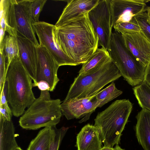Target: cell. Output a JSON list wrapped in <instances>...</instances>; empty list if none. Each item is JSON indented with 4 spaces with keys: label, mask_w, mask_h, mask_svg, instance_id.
Here are the masks:
<instances>
[{
    "label": "cell",
    "mask_w": 150,
    "mask_h": 150,
    "mask_svg": "<svg viewBox=\"0 0 150 150\" xmlns=\"http://www.w3.org/2000/svg\"><path fill=\"white\" fill-rule=\"evenodd\" d=\"M59 47L77 65L86 62L98 47V39L88 17L83 13L54 30Z\"/></svg>",
    "instance_id": "6da1fadb"
},
{
    "label": "cell",
    "mask_w": 150,
    "mask_h": 150,
    "mask_svg": "<svg viewBox=\"0 0 150 150\" xmlns=\"http://www.w3.org/2000/svg\"><path fill=\"white\" fill-rule=\"evenodd\" d=\"M7 100L14 116L22 115L36 99L32 79L20 57L13 59L6 69Z\"/></svg>",
    "instance_id": "7a4b0ae2"
},
{
    "label": "cell",
    "mask_w": 150,
    "mask_h": 150,
    "mask_svg": "<svg viewBox=\"0 0 150 150\" xmlns=\"http://www.w3.org/2000/svg\"><path fill=\"white\" fill-rule=\"evenodd\" d=\"M132 107L128 99L117 100L98 113L94 120V125L99 130L104 146L113 148L114 145L119 144Z\"/></svg>",
    "instance_id": "3957f363"
},
{
    "label": "cell",
    "mask_w": 150,
    "mask_h": 150,
    "mask_svg": "<svg viewBox=\"0 0 150 150\" xmlns=\"http://www.w3.org/2000/svg\"><path fill=\"white\" fill-rule=\"evenodd\" d=\"M60 99H51L49 91H41L40 94L20 117V126L27 130L56 126L62 113Z\"/></svg>",
    "instance_id": "277c9868"
},
{
    "label": "cell",
    "mask_w": 150,
    "mask_h": 150,
    "mask_svg": "<svg viewBox=\"0 0 150 150\" xmlns=\"http://www.w3.org/2000/svg\"><path fill=\"white\" fill-rule=\"evenodd\" d=\"M108 51L112 61L128 83L136 86L143 81L146 67L126 48L122 34L115 30L111 34Z\"/></svg>",
    "instance_id": "5b68a950"
},
{
    "label": "cell",
    "mask_w": 150,
    "mask_h": 150,
    "mask_svg": "<svg viewBox=\"0 0 150 150\" xmlns=\"http://www.w3.org/2000/svg\"><path fill=\"white\" fill-rule=\"evenodd\" d=\"M121 76L118 69L111 60L95 72L78 75L74 79L64 100L94 96L106 85Z\"/></svg>",
    "instance_id": "8992f818"
},
{
    "label": "cell",
    "mask_w": 150,
    "mask_h": 150,
    "mask_svg": "<svg viewBox=\"0 0 150 150\" xmlns=\"http://www.w3.org/2000/svg\"><path fill=\"white\" fill-rule=\"evenodd\" d=\"M88 17L98 38V46L108 50L112 33L110 0H100Z\"/></svg>",
    "instance_id": "52a82bcc"
},
{
    "label": "cell",
    "mask_w": 150,
    "mask_h": 150,
    "mask_svg": "<svg viewBox=\"0 0 150 150\" xmlns=\"http://www.w3.org/2000/svg\"><path fill=\"white\" fill-rule=\"evenodd\" d=\"M38 37L39 45L46 48L60 66H76L74 61L66 55L61 48L54 37L55 25L43 21L33 24Z\"/></svg>",
    "instance_id": "ba28073f"
},
{
    "label": "cell",
    "mask_w": 150,
    "mask_h": 150,
    "mask_svg": "<svg viewBox=\"0 0 150 150\" xmlns=\"http://www.w3.org/2000/svg\"><path fill=\"white\" fill-rule=\"evenodd\" d=\"M37 62L36 77L33 86L40 81L43 80L49 84L50 91H53L59 81L57 72L59 67L52 56L45 47L39 45L36 47Z\"/></svg>",
    "instance_id": "9c48e42d"
},
{
    "label": "cell",
    "mask_w": 150,
    "mask_h": 150,
    "mask_svg": "<svg viewBox=\"0 0 150 150\" xmlns=\"http://www.w3.org/2000/svg\"><path fill=\"white\" fill-rule=\"evenodd\" d=\"M145 0H110L112 27L123 22H129L136 16L145 10Z\"/></svg>",
    "instance_id": "30bf717a"
},
{
    "label": "cell",
    "mask_w": 150,
    "mask_h": 150,
    "mask_svg": "<svg viewBox=\"0 0 150 150\" xmlns=\"http://www.w3.org/2000/svg\"><path fill=\"white\" fill-rule=\"evenodd\" d=\"M100 102L96 99L95 96L83 98H74L63 101L60 105L61 109L64 115L68 120L78 119L84 117L79 123L86 121L96 109L99 107Z\"/></svg>",
    "instance_id": "8fae6325"
},
{
    "label": "cell",
    "mask_w": 150,
    "mask_h": 150,
    "mask_svg": "<svg viewBox=\"0 0 150 150\" xmlns=\"http://www.w3.org/2000/svg\"><path fill=\"white\" fill-rule=\"evenodd\" d=\"M122 36L126 48L146 67L150 62V41L141 31L126 33Z\"/></svg>",
    "instance_id": "7c38bea8"
},
{
    "label": "cell",
    "mask_w": 150,
    "mask_h": 150,
    "mask_svg": "<svg viewBox=\"0 0 150 150\" xmlns=\"http://www.w3.org/2000/svg\"><path fill=\"white\" fill-rule=\"evenodd\" d=\"M14 0L16 30L18 34L30 40L36 47L40 45L36 38L30 15V0Z\"/></svg>",
    "instance_id": "4fadbf2b"
},
{
    "label": "cell",
    "mask_w": 150,
    "mask_h": 150,
    "mask_svg": "<svg viewBox=\"0 0 150 150\" xmlns=\"http://www.w3.org/2000/svg\"><path fill=\"white\" fill-rule=\"evenodd\" d=\"M17 38L21 62L33 83L35 82L37 62L36 47L29 40L18 33Z\"/></svg>",
    "instance_id": "5bb4252c"
},
{
    "label": "cell",
    "mask_w": 150,
    "mask_h": 150,
    "mask_svg": "<svg viewBox=\"0 0 150 150\" xmlns=\"http://www.w3.org/2000/svg\"><path fill=\"white\" fill-rule=\"evenodd\" d=\"M100 0H72L67 4L55 26L60 27L83 13H88L96 6Z\"/></svg>",
    "instance_id": "9a60e30c"
},
{
    "label": "cell",
    "mask_w": 150,
    "mask_h": 150,
    "mask_svg": "<svg viewBox=\"0 0 150 150\" xmlns=\"http://www.w3.org/2000/svg\"><path fill=\"white\" fill-rule=\"evenodd\" d=\"M102 143L98 129L89 124L81 129L76 137L77 150H100Z\"/></svg>",
    "instance_id": "2e32d148"
},
{
    "label": "cell",
    "mask_w": 150,
    "mask_h": 150,
    "mask_svg": "<svg viewBox=\"0 0 150 150\" xmlns=\"http://www.w3.org/2000/svg\"><path fill=\"white\" fill-rule=\"evenodd\" d=\"M0 28L9 35L17 37L14 0L0 1Z\"/></svg>",
    "instance_id": "e0dca14e"
},
{
    "label": "cell",
    "mask_w": 150,
    "mask_h": 150,
    "mask_svg": "<svg viewBox=\"0 0 150 150\" xmlns=\"http://www.w3.org/2000/svg\"><path fill=\"white\" fill-rule=\"evenodd\" d=\"M136 118V133L138 142L144 150H150V111L142 108Z\"/></svg>",
    "instance_id": "ac0fdd59"
},
{
    "label": "cell",
    "mask_w": 150,
    "mask_h": 150,
    "mask_svg": "<svg viewBox=\"0 0 150 150\" xmlns=\"http://www.w3.org/2000/svg\"><path fill=\"white\" fill-rule=\"evenodd\" d=\"M111 60L107 50L103 47L98 48L87 61L82 64L79 75L88 74L95 72Z\"/></svg>",
    "instance_id": "d6986e66"
},
{
    "label": "cell",
    "mask_w": 150,
    "mask_h": 150,
    "mask_svg": "<svg viewBox=\"0 0 150 150\" xmlns=\"http://www.w3.org/2000/svg\"><path fill=\"white\" fill-rule=\"evenodd\" d=\"M15 132L12 120L7 121L0 119V150H15L19 147Z\"/></svg>",
    "instance_id": "ffe728a7"
},
{
    "label": "cell",
    "mask_w": 150,
    "mask_h": 150,
    "mask_svg": "<svg viewBox=\"0 0 150 150\" xmlns=\"http://www.w3.org/2000/svg\"><path fill=\"white\" fill-rule=\"evenodd\" d=\"M51 127L41 130L30 142L27 150H49L50 144Z\"/></svg>",
    "instance_id": "44dd1931"
},
{
    "label": "cell",
    "mask_w": 150,
    "mask_h": 150,
    "mask_svg": "<svg viewBox=\"0 0 150 150\" xmlns=\"http://www.w3.org/2000/svg\"><path fill=\"white\" fill-rule=\"evenodd\" d=\"M4 52L7 61L6 69L12 61L20 57L19 46L17 37L9 35L5 36L4 39Z\"/></svg>",
    "instance_id": "7402d4cb"
},
{
    "label": "cell",
    "mask_w": 150,
    "mask_h": 150,
    "mask_svg": "<svg viewBox=\"0 0 150 150\" xmlns=\"http://www.w3.org/2000/svg\"><path fill=\"white\" fill-rule=\"evenodd\" d=\"M133 90L139 106L150 111V87L143 81Z\"/></svg>",
    "instance_id": "603a6c76"
},
{
    "label": "cell",
    "mask_w": 150,
    "mask_h": 150,
    "mask_svg": "<svg viewBox=\"0 0 150 150\" xmlns=\"http://www.w3.org/2000/svg\"><path fill=\"white\" fill-rule=\"evenodd\" d=\"M122 93V92L118 89L115 83L112 82L108 86L99 92L95 97L96 99L100 102L99 107H101Z\"/></svg>",
    "instance_id": "cb8c5ba5"
},
{
    "label": "cell",
    "mask_w": 150,
    "mask_h": 150,
    "mask_svg": "<svg viewBox=\"0 0 150 150\" xmlns=\"http://www.w3.org/2000/svg\"><path fill=\"white\" fill-rule=\"evenodd\" d=\"M51 127V139L49 150H58L69 128L63 127L58 129L56 126Z\"/></svg>",
    "instance_id": "d4e9b609"
},
{
    "label": "cell",
    "mask_w": 150,
    "mask_h": 150,
    "mask_svg": "<svg viewBox=\"0 0 150 150\" xmlns=\"http://www.w3.org/2000/svg\"><path fill=\"white\" fill-rule=\"evenodd\" d=\"M46 0H30L29 13L33 23L39 22V18Z\"/></svg>",
    "instance_id": "484cf974"
},
{
    "label": "cell",
    "mask_w": 150,
    "mask_h": 150,
    "mask_svg": "<svg viewBox=\"0 0 150 150\" xmlns=\"http://www.w3.org/2000/svg\"><path fill=\"white\" fill-rule=\"evenodd\" d=\"M113 27L115 30L121 34L141 31L140 27L134 17L129 22L118 23Z\"/></svg>",
    "instance_id": "4316f807"
},
{
    "label": "cell",
    "mask_w": 150,
    "mask_h": 150,
    "mask_svg": "<svg viewBox=\"0 0 150 150\" xmlns=\"http://www.w3.org/2000/svg\"><path fill=\"white\" fill-rule=\"evenodd\" d=\"M147 8L134 18L140 27L141 31L150 41V25L147 20Z\"/></svg>",
    "instance_id": "83f0119b"
},
{
    "label": "cell",
    "mask_w": 150,
    "mask_h": 150,
    "mask_svg": "<svg viewBox=\"0 0 150 150\" xmlns=\"http://www.w3.org/2000/svg\"><path fill=\"white\" fill-rule=\"evenodd\" d=\"M4 51L0 52V91H2L6 81V64Z\"/></svg>",
    "instance_id": "f1b7e54d"
},
{
    "label": "cell",
    "mask_w": 150,
    "mask_h": 150,
    "mask_svg": "<svg viewBox=\"0 0 150 150\" xmlns=\"http://www.w3.org/2000/svg\"><path fill=\"white\" fill-rule=\"evenodd\" d=\"M12 115L11 110L8 103L0 105V119L10 121L12 120Z\"/></svg>",
    "instance_id": "f546056e"
},
{
    "label": "cell",
    "mask_w": 150,
    "mask_h": 150,
    "mask_svg": "<svg viewBox=\"0 0 150 150\" xmlns=\"http://www.w3.org/2000/svg\"><path fill=\"white\" fill-rule=\"evenodd\" d=\"M37 86L41 91L48 90L50 91V88L48 83L45 81L41 80L37 82L33 87Z\"/></svg>",
    "instance_id": "4dcf8cb0"
},
{
    "label": "cell",
    "mask_w": 150,
    "mask_h": 150,
    "mask_svg": "<svg viewBox=\"0 0 150 150\" xmlns=\"http://www.w3.org/2000/svg\"><path fill=\"white\" fill-rule=\"evenodd\" d=\"M143 81L150 87V62L146 67Z\"/></svg>",
    "instance_id": "1f68e13d"
},
{
    "label": "cell",
    "mask_w": 150,
    "mask_h": 150,
    "mask_svg": "<svg viewBox=\"0 0 150 150\" xmlns=\"http://www.w3.org/2000/svg\"><path fill=\"white\" fill-rule=\"evenodd\" d=\"M5 31L0 28V52L4 51Z\"/></svg>",
    "instance_id": "d6a6232c"
},
{
    "label": "cell",
    "mask_w": 150,
    "mask_h": 150,
    "mask_svg": "<svg viewBox=\"0 0 150 150\" xmlns=\"http://www.w3.org/2000/svg\"><path fill=\"white\" fill-rule=\"evenodd\" d=\"M113 150H125V149L122 148L118 144H116L113 148Z\"/></svg>",
    "instance_id": "836d02e7"
},
{
    "label": "cell",
    "mask_w": 150,
    "mask_h": 150,
    "mask_svg": "<svg viewBox=\"0 0 150 150\" xmlns=\"http://www.w3.org/2000/svg\"><path fill=\"white\" fill-rule=\"evenodd\" d=\"M147 21L150 25V10H148L147 8Z\"/></svg>",
    "instance_id": "e575fe53"
},
{
    "label": "cell",
    "mask_w": 150,
    "mask_h": 150,
    "mask_svg": "<svg viewBox=\"0 0 150 150\" xmlns=\"http://www.w3.org/2000/svg\"><path fill=\"white\" fill-rule=\"evenodd\" d=\"M100 150H113V147L111 148L104 146Z\"/></svg>",
    "instance_id": "d590c367"
},
{
    "label": "cell",
    "mask_w": 150,
    "mask_h": 150,
    "mask_svg": "<svg viewBox=\"0 0 150 150\" xmlns=\"http://www.w3.org/2000/svg\"><path fill=\"white\" fill-rule=\"evenodd\" d=\"M15 150H23L20 147H18Z\"/></svg>",
    "instance_id": "8d00e7d4"
},
{
    "label": "cell",
    "mask_w": 150,
    "mask_h": 150,
    "mask_svg": "<svg viewBox=\"0 0 150 150\" xmlns=\"http://www.w3.org/2000/svg\"><path fill=\"white\" fill-rule=\"evenodd\" d=\"M147 9L149 10H150V6L147 7Z\"/></svg>",
    "instance_id": "74e56055"
}]
</instances>
